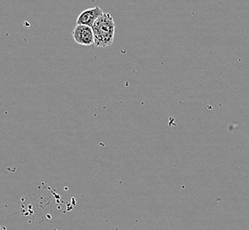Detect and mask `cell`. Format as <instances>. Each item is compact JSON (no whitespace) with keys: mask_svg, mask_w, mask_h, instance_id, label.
<instances>
[{"mask_svg":"<svg viewBox=\"0 0 249 230\" xmlns=\"http://www.w3.org/2000/svg\"><path fill=\"white\" fill-rule=\"evenodd\" d=\"M96 47L106 48L113 44L115 39V23L112 15L104 13L92 26Z\"/></svg>","mask_w":249,"mask_h":230,"instance_id":"cell-1","label":"cell"},{"mask_svg":"<svg viewBox=\"0 0 249 230\" xmlns=\"http://www.w3.org/2000/svg\"><path fill=\"white\" fill-rule=\"evenodd\" d=\"M73 38L76 44L84 46L94 45V35L90 27L76 25L72 32Z\"/></svg>","mask_w":249,"mask_h":230,"instance_id":"cell-2","label":"cell"},{"mask_svg":"<svg viewBox=\"0 0 249 230\" xmlns=\"http://www.w3.org/2000/svg\"><path fill=\"white\" fill-rule=\"evenodd\" d=\"M103 14H104V11L99 6L83 11L76 19V25H85L92 28L95 21L98 20Z\"/></svg>","mask_w":249,"mask_h":230,"instance_id":"cell-3","label":"cell"},{"mask_svg":"<svg viewBox=\"0 0 249 230\" xmlns=\"http://www.w3.org/2000/svg\"><path fill=\"white\" fill-rule=\"evenodd\" d=\"M0 230H1V226H0Z\"/></svg>","mask_w":249,"mask_h":230,"instance_id":"cell-4","label":"cell"}]
</instances>
